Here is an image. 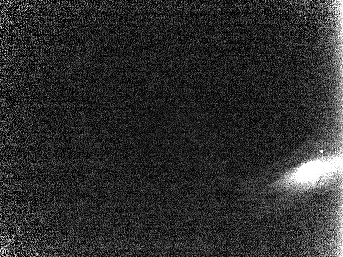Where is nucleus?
Masks as SVG:
<instances>
[{
  "instance_id": "f257e3e1",
  "label": "nucleus",
  "mask_w": 343,
  "mask_h": 257,
  "mask_svg": "<svg viewBox=\"0 0 343 257\" xmlns=\"http://www.w3.org/2000/svg\"><path fill=\"white\" fill-rule=\"evenodd\" d=\"M340 159L335 156L309 161L292 171L284 181L290 185L307 186L327 181L339 170Z\"/></svg>"
}]
</instances>
